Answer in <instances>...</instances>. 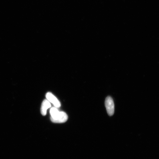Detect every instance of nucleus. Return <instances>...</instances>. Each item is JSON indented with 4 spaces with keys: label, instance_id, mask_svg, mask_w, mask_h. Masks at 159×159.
I'll list each match as a JSON object with an SVG mask.
<instances>
[{
    "label": "nucleus",
    "instance_id": "obj_2",
    "mask_svg": "<svg viewBox=\"0 0 159 159\" xmlns=\"http://www.w3.org/2000/svg\"><path fill=\"white\" fill-rule=\"evenodd\" d=\"M105 104L108 115L110 116H112L114 113L115 106L114 101L112 97H107L105 99Z\"/></svg>",
    "mask_w": 159,
    "mask_h": 159
},
{
    "label": "nucleus",
    "instance_id": "obj_4",
    "mask_svg": "<svg viewBox=\"0 0 159 159\" xmlns=\"http://www.w3.org/2000/svg\"><path fill=\"white\" fill-rule=\"evenodd\" d=\"M50 102L47 100L45 99L43 100L41 105V112L43 116H45L47 114V111L48 109L51 107Z\"/></svg>",
    "mask_w": 159,
    "mask_h": 159
},
{
    "label": "nucleus",
    "instance_id": "obj_1",
    "mask_svg": "<svg viewBox=\"0 0 159 159\" xmlns=\"http://www.w3.org/2000/svg\"><path fill=\"white\" fill-rule=\"evenodd\" d=\"M51 120L55 123H65L68 119V116L65 112L60 111L56 107H53L50 111Z\"/></svg>",
    "mask_w": 159,
    "mask_h": 159
},
{
    "label": "nucleus",
    "instance_id": "obj_3",
    "mask_svg": "<svg viewBox=\"0 0 159 159\" xmlns=\"http://www.w3.org/2000/svg\"><path fill=\"white\" fill-rule=\"evenodd\" d=\"M47 99L54 105L56 108H59L61 106L60 102L54 95L50 92H48L46 95Z\"/></svg>",
    "mask_w": 159,
    "mask_h": 159
}]
</instances>
